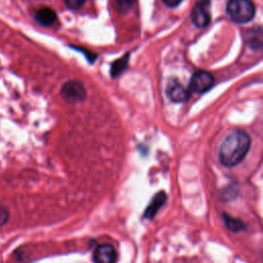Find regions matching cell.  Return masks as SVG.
<instances>
[{
    "instance_id": "cell-11",
    "label": "cell",
    "mask_w": 263,
    "mask_h": 263,
    "mask_svg": "<svg viewBox=\"0 0 263 263\" xmlns=\"http://www.w3.org/2000/svg\"><path fill=\"white\" fill-rule=\"evenodd\" d=\"M222 217H223V222H224L225 226L232 232H239L246 228L245 223L239 219L228 216L225 213L222 214Z\"/></svg>"
},
{
    "instance_id": "cell-8",
    "label": "cell",
    "mask_w": 263,
    "mask_h": 263,
    "mask_svg": "<svg viewBox=\"0 0 263 263\" xmlns=\"http://www.w3.org/2000/svg\"><path fill=\"white\" fill-rule=\"evenodd\" d=\"M166 200H167V194L164 191H160L156 195H154L150 205L145 210L144 218L149 220L152 219L157 214L158 210L166 204Z\"/></svg>"
},
{
    "instance_id": "cell-12",
    "label": "cell",
    "mask_w": 263,
    "mask_h": 263,
    "mask_svg": "<svg viewBox=\"0 0 263 263\" xmlns=\"http://www.w3.org/2000/svg\"><path fill=\"white\" fill-rule=\"evenodd\" d=\"M128 63H129V54L122 57L119 60L115 61L111 66V76L116 77L122 72H124L128 66Z\"/></svg>"
},
{
    "instance_id": "cell-2",
    "label": "cell",
    "mask_w": 263,
    "mask_h": 263,
    "mask_svg": "<svg viewBox=\"0 0 263 263\" xmlns=\"http://www.w3.org/2000/svg\"><path fill=\"white\" fill-rule=\"evenodd\" d=\"M226 12L233 22L246 24L253 20L256 10L251 0H229Z\"/></svg>"
},
{
    "instance_id": "cell-1",
    "label": "cell",
    "mask_w": 263,
    "mask_h": 263,
    "mask_svg": "<svg viewBox=\"0 0 263 263\" xmlns=\"http://www.w3.org/2000/svg\"><path fill=\"white\" fill-rule=\"evenodd\" d=\"M251 146L249 135L241 130H233L223 140L219 149V160L226 168L241 163Z\"/></svg>"
},
{
    "instance_id": "cell-7",
    "label": "cell",
    "mask_w": 263,
    "mask_h": 263,
    "mask_svg": "<svg viewBox=\"0 0 263 263\" xmlns=\"http://www.w3.org/2000/svg\"><path fill=\"white\" fill-rule=\"evenodd\" d=\"M94 263H115L116 252L112 245L102 244L97 247L93 256Z\"/></svg>"
},
{
    "instance_id": "cell-14",
    "label": "cell",
    "mask_w": 263,
    "mask_h": 263,
    "mask_svg": "<svg viewBox=\"0 0 263 263\" xmlns=\"http://www.w3.org/2000/svg\"><path fill=\"white\" fill-rule=\"evenodd\" d=\"M86 2L87 0H64L66 7L72 11H77L82 9L85 6Z\"/></svg>"
},
{
    "instance_id": "cell-9",
    "label": "cell",
    "mask_w": 263,
    "mask_h": 263,
    "mask_svg": "<svg viewBox=\"0 0 263 263\" xmlns=\"http://www.w3.org/2000/svg\"><path fill=\"white\" fill-rule=\"evenodd\" d=\"M35 20L39 25L44 27H50L56 23L57 14L50 8H43L36 12Z\"/></svg>"
},
{
    "instance_id": "cell-15",
    "label": "cell",
    "mask_w": 263,
    "mask_h": 263,
    "mask_svg": "<svg viewBox=\"0 0 263 263\" xmlns=\"http://www.w3.org/2000/svg\"><path fill=\"white\" fill-rule=\"evenodd\" d=\"M10 220V211L0 205V227L2 226H5Z\"/></svg>"
},
{
    "instance_id": "cell-3",
    "label": "cell",
    "mask_w": 263,
    "mask_h": 263,
    "mask_svg": "<svg viewBox=\"0 0 263 263\" xmlns=\"http://www.w3.org/2000/svg\"><path fill=\"white\" fill-rule=\"evenodd\" d=\"M192 23L197 28H206L211 22V3L210 0H199L191 12Z\"/></svg>"
},
{
    "instance_id": "cell-6",
    "label": "cell",
    "mask_w": 263,
    "mask_h": 263,
    "mask_svg": "<svg viewBox=\"0 0 263 263\" xmlns=\"http://www.w3.org/2000/svg\"><path fill=\"white\" fill-rule=\"evenodd\" d=\"M166 94L168 98L174 103H182L188 100L189 92L177 80H170L167 85Z\"/></svg>"
},
{
    "instance_id": "cell-4",
    "label": "cell",
    "mask_w": 263,
    "mask_h": 263,
    "mask_svg": "<svg viewBox=\"0 0 263 263\" xmlns=\"http://www.w3.org/2000/svg\"><path fill=\"white\" fill-rule=\"evenodd\" d=\"M61 95L69 103H79L86 99L87 92L85 87L75 80H70L64 84L61 89Z\"/></svg>"
},
{
    "instance_id": "cell-13",
    "label": "cell",
    "mask_w": 263,
    "mask_h": 263,
    "mask_svg": "<svg viewBox=\"0 0 263 263\" xmlns=\"http://www.w3.org/2000/svg\"><path fill=\"white\" fill-rule=\"evenodd\" d=\"M135 4V0H114V8L117 12L125 14L129 12Z\"/></svg>"
},
{
    "instance_id": "cell-5",
    "label": "cell",
    "mask_w": 263,
    "mask_h": 263,
    "mask_svg": "<svg viewBox=\"0 0 263 263\" xmlns=\"http://www.w3.org/2000/svg\"><path fill=\"white\" fill-rule=\"evenodd\" d=\"M214 82L215 79L211 73L198 70L191 77L189 90L195 94H204L214 86Z\"/></svg>"
},
{
    "instance_id": "cell-10",
    "label": "cell",
    "mask_w": 263,
    "mask_h": 263,
    "mask_svg": "<svg viewBox=\"0 0 263 263\" xmlns=\"http://www.w3.org/2000/svg\"><path fill=\"white\" fill-rule=\"evenodd\" d=\"M246 41L248 45L254 49L259 50L262 47V31L260 27L253 28L246 32Z\"/></svg>"
},
{
    "instance_id": "cell-16",
    "label": "cell",
    "mask_w": 263,
    "mask_h": 263,
    "mask_svg": "<svg viewBox=\"0 0 263 263\" xmlns=\"http://www.w3.org/2000/svg\"><path fill=\"white\" fill-rule=\"evenodd\" d=\"M163 3L169 8H176L182 3V0H163Z\"/></svg>"
}]
</instances>
